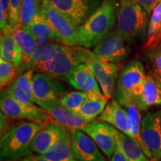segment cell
<instances>
[{
    "mask_svg": "<svg viewBox=\"0 0 161 161\" xmlns=\"http://www.w3.org/2000/svg\"><path fill=\"white\" fill-rule=\"evenodd\" d=\"M159 115H160V125H161V112H159Z\"/></svg>",
    "mask_w": 161,
    "mask_h": 161,
    "instance_id": "cell-39",
    "label": "cell"
},
{
    "mask_svg": "<svg viewBox=\"0 0 161 161\" xmlns=\"http://www.w3.org/2000/svg\"><path fill=\"white\" fill-rule=\"evenodd\" d=\"M82 130L92 138L107 158H112L118 143L108 124L93 121L88 123Z\"/></svg>",
    "mask_w": 161,
    "mask_h": 161,
    "instance_id": "cell-14",
    "label": "cell"
},
{
    "mask_svg": "<svg viewBox=\"0 0 161 161\" xmlns=\"http://www.w3.org/2000/svg\"><path fill=\"white\" fill-rule=\"evenodd\" d=\"M13 34L23 52L22 64L18 67L19 73L22 74L25 72V68L29 64L32 53L39 46L40 43L33 37L31 34H30L23 27H18L13 30Z\"/></svg>",
    "mask_w": 161,
    "mask_h": 161,
    "instance_id": "cell-23",
    "label": "cell"
},
{
    "mask_svg": "<svg viewBox=\"0 0 161 161\" xmlns=\"http://www.w3.org/2000/svg\"><path fill=\"white\" fill-rule=\"evenodd\" d=\"M46 122L23 121L5 130L0 140L1 161H19L32 154L34 138Z\"/></svg>",
    "mask_w": 161,
    "mask_h": 161,
    "instance_id": "cell-1",
    "label": "cell"
},
{
    "mask_svg": "<svg viewBox=\"0 0 161 161\" xmlns=\"http://www.w3.org/2000/svg\"><path fill=\"white\" fill-rule=\"evenodd\" d=\"M50 118L58 124L69 129L70 131L82 130L90 122H86L76 113L70 111L60 104H57L46 110Z\"/></svg>",
    "mask_w": 161,
    "mask_h": 161,
    "instance_id": "cell-20",
    "label": "cell"
},
{
    "mask_svg": "<svg viewBox=\"0 0 161 161\" xmlns=\"http://www.w3.org/2000/svg\"><path fill=\"white\" fill-rule=\"evenodd\" d=\"M140 134L152 153V161L161 160V125L159 112L148 113L142 119Z\"/></svg>",
    "mask_w": 161,
    "mask_h": 161,
    "instance_id": "cell-12",
    "label": "cell"
},
{
    "mask_svg": "<svg viewBox=\"0 0 161 161\" xmlns=\"http://www.w3.org/2000/svg\"><path fill=\"white\" fill-rule=\"evenodd\" d=\"M42 0H23L20 8L19 27L28 25L37 16L41 9Z\"/></svg>",
    "mask_w": 161,
    "mask_h": 161,
    "instance_id": "cell-31",
    "label": "cell"
},
{
    "mask_svg": "<svg viewBox=\"0 0 161 161\" xmlns=\"http://www.w3.org/2000/svg\"><path fill=\"white\" fill-rule=\"evenodd\" d=\"M64 45V43H60V42H56V43L46 42V43H40L39 46L36 48L35 52L32 53L29 64L26 65L25 68V72L29 69H34L37 64L49 59L58 50L61 49Z\"/></svg>",
    "mask_w": 161,
    "mask_h": 161,
    "instance_id": "cell-28",
    "label": "cell"
},
{
    "mask_svg": "<svg viewBox=\"0 0 161 161\" xmlns=\"http://www.w3.org/2000/svg\"><path fill=\"white\" fill-rule=\"evenodd\" d=\"M19 161H48L46 159H44L43 157H41L40 154H31L25 158H24Z\"/></svg>",
    "mask_w": 161,
    "mask_h": 161,
    "instance_id": "cell-38",
    "label": "cell"
},
{
    "mask_svg": "<svg viewBox=\"0 0 161 161\" xmlns=\"http://www.w3.org/2000/svg\"><path fill=\"white\" fill-rule=\"evenodd\" d=\"M136 2L146 11L148 14H151L161 0H136Z\"/></svg>",
    "mask_w": 161,
    "mask_h": 161,
    "instance_id": "cell-36",
    "label": "cell"
},
{
    "mask_svg": "<svg viewBox=\"0 0 161 161\" xmlns=\"http://www.w3.org/2000/svg\"><path fill=\"white\" fill-rule=\"evenodd\" d=\"M98 121L110 125L130 137L128 112L116 99L108 102L104 111L98 117Z\"/></svg>",
    "mask_w": 161,
    "mask_h": 161,
    "instance_id": "cell-16",
    "label": "cell"
},
{
    "mask_svg": "<svg viewBox=\"0 0 161 161\" xmlns=\"http://www.w3.org/2000/svg\"><path fill=\"white\" fill-rule=\"evenodd\" d=\"M77 46L81 62L87 64L91 69L104 95L110 98L115 90L120 65L118 63H113L99 57L87 48Z\"/></svg>",
    "mask_w": 161,
    "mask_h": 161,
    "instance_id": "cell-5",
    "label": "cell"
},
{
    "mask_svg": "<svg viewBox=\"0 0 161 161\" xmlns=\"http://www.w3.org/2000/svg\"><path fill=\"white\" fill-rule=\"evenodd\" d=\"M0 52L2 58L15 64L17 67L22 64L23 52L14 36L13 31L1 32Z\"/></svg>",
    "mask_w": 161,
    "mask_h": 161,
    "instance_id": "cell-22",
    "label": "cell"
},
{
    "mask_svg": "<svg viewBox=\"0 0 161 161\" xmlns=\"http://www.w3.org/2000/svg\"><path fill=\"white\" fill-rule=\"evenodd\" d=\"M40 155L48 161H78L72 149L71 131L64 128L59 138Z\"/></svg>",
    "mask_w": 161,
    "mask_h": 161,
    "instance_id": "cell-17",
    "label": "cell"
},
{
    "mask_svg": "<svg viewBox=\"0 0 161 161\" xmlns=\"http://www.w3.org/2000/svg\"><path fill=\"white\" fill-rule=\"evenodd\" d=\"M86 93L82 91L67 92L60 100V104L70 111L77 113L86 100Z\"/></svg>",
    "mask_w": 161,
    "mask_h": 161,
    "instance_id": "cell-33",
    "label": "cell"
},
{
    "mask_svg": "<svg viewBox=\"0 0 161 161\" xmlns=\"http://www.w3.org/2000/svg\"><path fill=\"white\" fill-rule=\"evenodd\" d=\"M1 112L10 119H27L46 122L49 121L50 116L45 109L36 104H24L12 97L5 90L2 91L0 101Z\"/></svg>",
    "mask_w": 161,
    "mask_h": 161,
    "instance_id": "cell-9",
    "label": "cell"
},
{
    "mask_svg": "<svg viewBox=\"0 0 161 161\" xmlns=\"http://www.w3.org/2000/svg\"><path fill=\"white\" fill-rule=\"evenodd\" d=\"M130 51L128 43L115 30L108 32L94 46L93 52L99 57L113 63H119L125 59Z\"/></svg>",
    "mask_w": 161,
    "mask_h": 161,
    "instance_id": "cell-11",
    "label": "cell"
},
{
    "mask_svg": "<svg viewBox=\"0 0 161 161\" xmlns=\"http://www.w3.org/2000/svg\"><path fill=\"white\" fill-rule=\"evenodd\" d=\"M64 128L55 121L46 122L34 138L31 145L33 152L37 154H43L59 138Z\"/></svg>",
    "mask_w": 161,
    "mask_h": 161,
    "instance_id": "cell-19",
    "label": "cell"
},
{
    "mask_svg": "<svg viewBox=\"0 0 161 161\" xmlns=\"http://www.w3.org/2000/svg\"><path fill=\"white\" fill-rule=\"evenodd\" d=\"M72 149L78 161H107L96 142L82 130L71 131Z\"/></svg>",
    "mask_w": 161,
    "mask_h": 161,
    "instance_id": "cell-13",
    "label": "cell"
},
{
    "mask_svg": "<svg viewBox=\"0 0 161 161\" xmlns=\"http://www.w3.org/2000/svg\"><path fill=\"white\" fill-rule=\"evenodd\" d=\"M23 0H8L10 9V23L12 30L19 27L20 8Z\"/></svg>",
    "mask_w": 161,
    "mask_h": 161,
    "instance_id": "cell-35",
    "label": "cell"
},
{
    "mask_svg": "<svg viewBox=\"0 0 161 161\" xmlns=\"http://www.w3.org/2000/svg\"><path fill=\"white\" fill-rule=\"evenodd\" d=\"M49 2L78 27L98 8L103 0H49Z\"/></svg>",
    "mask_w": 161,
    "mask_h": 161,
    "instance_id": "cell-10",
    "label": "cell"
},
{
    "mask_svg": "<svg viewBox=\"0 0 161 161\" xmlns=\"http://www.w3.org/2000/svg\"><path fill=\"white\" fill-rule=\"evenodd\" d=\"M66 80L72 87L79 91L102 92L93 72L85 63L76 65L66 76Z\"/></svg>",
    "mask_w": 161,
    "mask_h": 161,
    "instance_id": "cell-15",
    "label": "cell"
},
{
    "mask_svg": "<svg viewBox=\"0 0 161 161\" xmlns=\"http://www.w3.org/2000/svg\"><path fill=\"white\" fill-rule=\"evenodd\" d=\"M134 103L141 111H145L152 107L161 105V87L149 74L146 76L143 91Z\"/></svg>",
    "mask_w": 161,
    "mask_h": 161,
    "instance_id": "cell-21",
    "label": "cell"
},
{
    "mask_svg": "<svg viewBox=\"0 0 161 161\" xmlns=\"http://www.w3.org/2000/svg\"><path fill=\"white\" fill-rule=\"evenodd\" d=\"M40 14L55 32L58 42L67 46H76L77 26L56 8L49 0H42Z\"/></svg>",
    "mask_w": 161,
    "mask_h": 161,
    "instance_id": "cell-8",
    "label": "cell"
},
{
    "mask_svg": "<svg viewBox=\"0 0 161 161\" xmlns=\"http://www.w3.org/2000/svg\"><path fill=\"white\" fill-rule=\"evenodd\" d=\"M161 43V2L156 6L148 22L143 49H152Z\"/></svg>",
    "mask_w": 161,
    "mask_h": 161,
    "instance_id": "cell-27",
    "label": "cell"
},
{
    "mask_svg": "<svg viewBox=\"0 0 161 161\" xmlns=\"http://www.w3.org/2000/svg\"><path fill=\"white\" fill-rule=\"evenodd\" d=\"M108 125L114 135L115 136L118 144L120 146L128 161H152L131 138L119 131L110 125L108 124Z\"/></svg>",
    "mask_w": 161,
    "mask_h": 161,
    "instance_id": "cell-24",
    "label": "cell"
},
{
    "mask_svg": "<svg viewBox=\"0 0 161 161\" xmlns=\"http://www.w3.org/2000/svg\"><path fill=\"white\" fill-rule=\"evenodd\" d=\"M35 69H31L19 74L11 85L5 88V91L12 97L24 104H33V86L32 79ZM3 91V90H2Z\"/></svg>",
    "mask_w": 161,
    "mask_h": 161,
    "instance_id": "cell-18",
    "label": "cell"
},
{
    "mask_svg": "<svg viewBox=\"0 0 161 161\" xmlns=\"http://www.w3.org/2000/svg\"><path fill=\"white\" fill-rule=\"evenodd\" d=\"M125 108H127V112H128V122H129L130 133V137L140 147L141 149L143 151L145 154H146V156L152 160V153L150 152L146 144L144 143L140 134V126L142 118H141V115L140 114V110L138 109V108L134 103L128 104Z\"/></svg>",
    "mask_w": 161,
    "mask_h": 161,
    "instance_id": "cell-26",
    "label": "cell"
},
{
    "mask_svg": "<svg viewBox=\"0 0 161 161\" xmlns=\"http://www.w3.org/2000/svg\"><path fill=\"white\" fill-rule=\"evenodd\" d=\"M19 73L18 67L15 64L0 58V86L3 90L14 81Z\"/></svg>",
    "mask_w": 161,
    "mask_h": 161,
    "instance_id": "cell-32",
    "label": "cell"
},
{
    "mask_svg": "<svg viewBox=\"0 0 161 161\" xmlns=\"http://www.w3.org/2000/svg\"><path fill=\"white\" fill-rule=\"evenodd\" d=\"M146 76L143 64L137 59L130 60L124 66L118 76L114 98L124 107L134 103L143 91Z\"/></svg>",
    "mask_w": 161,
    "mask_h": 161,
    "instance_id": "cell-4",
    "label": "cell"
},
{
    "mask_svg": "<svg viewBox=\"0 0 161 161\" xmlns=\"http://www.w3.org/2000/svg\"><path fill=\"white\" fill-rule=\"evenodd\" d=\"M118 143V142H117ZM110 161H128V158L122 152V148H121L120 146L117 144V147H116L115 152H114V154H113L111 160Z\"/></svg>",
    "mask_w": 161,
    "mask_h": 161,
    "instance_id": "cell-37",
    "label": "cell"
},
{
    "mask_svg": "<svg viewBox=\"0 0 161 161\" xmlns=\"http://www.w3.org/2000/svg\"><path fill=\"white\" fill-rule=\"evenodd\" d=\"M33 102L46 110L60 103L66 93V87L57 78L37 72L33 76Z\"/></svg>",
    "mask_w": 161,
    "mask_h": 161,
    "instance_id": "cell-7",
    "label": "cell"
},
{
    "mask_svg": "<svg viewBox=\"0 0 161 161\" xmlns=\"http://www.w3.org/2000/svg\"><path fill=\"white\" fill-rule=\"evenodd\" d=\"M143 57L149 75L161 87V43L152 49L145 50Z\"/></svg>",
    "mask_w": 161,
    "mask_h": 161,
    "instance_id": "cell-30",
    "label": "cell"
},
{
    "mask_svg": "<svg viewBox=\"0 0 161 161\" xmlns=\"http://www.w3.org/2000/svg\"><path fill=\"white\" fill-rule=\"evenodd\" d=\"M118 0H103L98 8L77 27L76 46L94 47L110 31L116 23Z\"/></svg>",
    "mask_w": 161,
    "mask_h": 161,
    "instance_id": "cell-2",
    "label": "cell"
},
{
    "mask_svg": "<svg viewBox=\"0 0 161 161\" xmlns=\"http://www.w3.org/2000/svg\"><path fill=\"white\" fill-rule=\"evenodd\" d=\"M0 28L1 32L13 31L10 23L8 0H0Z\"/></svg>",
    "mask_w": 161,
    "mask_h": 161,
    "instance_id": "cell-34",
    "label": "cell"
},
{
    "mask_svg": "<svg viewBox=\"0 0 161 161\" xmlns=\"http://www.w3.org/2000/svg\"><path fill=\"white\" fill-rule=\"evenodd\" d=\"M23 28L31 34L40 43L53 41L58 42L55 32L40 12L29 25Z\"/></svg>",
    "mask_w": 161,
    "mask_h": 161,
    "instance_id": "cell-25",
    "label": "cell"
},
{
    "mask_svg": "<svg viewBox=\"0 0 161 161\" xmlns=\"http://www.w3.org/2000/svg\"><path fill=\"white\" fill-rule=\"evenodd\" d=\"M82 63L77 46L64 45L49 59L35 66L34 69L44 72L60 80H66L69 72L78 64Z\"/></svg>",
    "mask_w": 161,
    "mask_h": 161,
    "instance_id": "cell-6",
    "label": "cell"
},
{
    "mask_svg": "<svg viewBox=\"0 0 161 161\" xmlns=\"http://www.w3.org/2000/svg\"><path fill=\"white\" fill-rule=\"evenodd\" d=\"M108 100L109 98L108 97L99 99H86L76 114L86 122H93L94 119L104 111Z\"/></svg>",
    "mask_w": 161,
    "mask_h": 161,
    "instance_id": "cell-29",
    "label": "cell"
},
{
    "mask_svg": "<svg viewBox=\"0 0 161 161\" xmlns=\"http://www.w3.org/2000/svg\"><path fill=\"white\" fill-rule=\"evenodd\" d=\"M146 11L136 0H120L116 17V31L128 43L146 39Z\"/></svg>",
    "mask_w": 161,
    "mask_h": 161,
    "instance_id": "cell-3",
    "label": "cell"
}]
</instances>
